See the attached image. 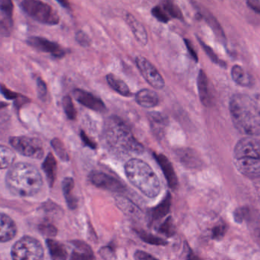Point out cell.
I'll return each instance as SVG.
<instances>
[{"label": "cell", "mask_w": 260, "mask_h": 260, "mask_svg": "<svg viewBox=\"0 0 260 260\" xmlns=\"http://www.w3.org/2000/svg\"><path fill=\"white\" fill-rule=\"evenodd\" d=\"M232 123L237 130L246 136H260V106L245 94H235L229 102Z\"/></svg>", "instance_id": "obj_1"}, {"label": "cell", "mask_w": 260, "mask_h": 260, "mask_svg": "<svg viewBox=\"0 0 260 260\" xmlns=\"http://www.w3.org/2000/svg\"><path fill=\"white\" fill-rule=\"evenodd\" d=\"M6 181L10 192L21 197H33L43 186L41 173L35 165L27 163L12 166L6 175Z\"/></svg>", "instance_id": "obj_2"}, {"label": "cell", "mask_w": 260, "mask_h": 260, "mask_svg": "<svg viewBox=\"0 0 260 260\" xmlns=\"http://www.w3.org/2000/svg\"><path fill=\"white\" fill-rule=\"evenodd\" d=\"M105 139L113 151L120 154H142L144 147L133 136L128 125L120 117L112 116L105 123Z\"/></svg>", "instance_id": "obj_3"}, {"label": "cell", "mask_w": 260, "mask_h": 260, "mask_svg": "<svg viewBox=\"0 0 260 260\" xmlns=\"http://www.w3.org/2000/svg\"><path fill=\"white\" fill-rule=\"evenodd\" d=\"M125 172L130 183L148 198H155L160 193V180L146 162L130 159L125 165Z\"/></svg>", "instance_id": "obj_4"}, {"label": "cell", "mask_w": 260, "mask_h": 260, "mask_svg": "<svg viewBox=\"0 0 260 260\" xmlns=\"http://www.w3.org/2000/svg\"><path fill=\"white\" fill-rule=\"evenodd\" d=\"M21 6L27 15L41 24L56 25L59 23L57 12L41 0H22Z\"/></svg>", "instance_id": "obj_5"}, {"label": "cell", "mask_w": 260, "mask_h": 260, "mask_svg": "<svg viewBox=\"0 0 260 260\" xmlns=\"http://www.w3.org/2000/svg\"><path fill=\"white\" fill-rule=\"evenodd\" d=\"M44 251L41 243L25 236L17 241L12 249L13 260H44Z\"/></svg>", "instance_id": "obj_6"}, {"label": "cell", "mask_w": 260, "mask_h": 260, "mask_svg": "<svg viewBox=\"0 0 260 260\" xmlns=\"http://www.w3.org/2000/svg\"><path fill=\"white\" fill-rule=\"evenodd\" d=\"M10 144L18 153L26 157L35 159H41L44 157L42 142L37 138L15 136L11 138Z\"/></svg>", "instance_id": "obj_7"}, {"label": "cell", "mask_w": 260, "mask_h": 260, "mask_svg": "<svg viewBox=\"0 0 260 260\" xmlns=\"http://www.w3.org/2000/svg\"><path fill=\"white\" fill-rule=\"evenodd\" d=\"M136 63L141 74L151 86L157 89H162L165 87V82L161 75L146 58L137 56Z\"/></svg>", "instance_id": "obj_8"}, {"label": "cell", "mask_w": 260, "mask_h": 260, "mask_svg": "<svg viewBox=\"0 0 260 260\" xmlns=\"http://www.w3.org/2000/svg\"><path fill=\"white\" fill-rule=\"evenodd\" d=\"M234 157L260 158V139L256 136H245L237 142Z\"/></svg>", "instance_id": "obj_9"}, {"label": "cell", "mask_w": 260, "mask_h": 260, "mask_svg": "<svg viewBox=\"0 0 260 260\" xmlns=\"http://www.w3.org/2000/svg\"><path fill=\"white\" fill-rule=\"evenodd\" d=\"M191 3H192V6H193L194 9L197 10L199 16H200L202 19L206 21V24L212 29L217 39H218V41H220V43L222 44L224 47H226V46H227V38H226L224 29L221 27L219 21L217 20V18H215L207 9H206L204 6H202L200 3L193 1V0H192Z\"/></svg>", "instance_id": "obj_10"}, {"label": "cell", "mask_w": 260, "mask_h": 260, "mask_svg": "<svg viewBox=\"0 0 260 260\" xmlns=\"http://www.w3.org/2000/svg\"><path fill=\"white\" fill-rule=\"evenodd\" d=\"M88 177L92 184L101 189L114 192H121L125 189L124 184L120 180L102 171H91Z\"/></svg>", "instance_id": "obj_11"}, {"label": "cell", "mask_w": 260, "mask_h": 260, "mask_svg": "<svg viewBox=\"0 0 260 260\" xmlns=\"http://www.w3.org/2000/svg\"><path fill=\"white\" fill-rule=\"evenodd\" d=\"M27 43L30 47L50 53L55 58H62L66 55V50L59 44L41 37H30L27 40Z\"/></svg>", "instance_id": "obj_12"}, {"label": "cell", "mask_w": 260, "mask_h": 260, "mask_svg": "<svg viewBox=\"0 0 260 260\" xmlns=\"http://www.w3.org/2000/svg\"><path fill=\"white\" fill-rule=\"evenodd\" d=\"M234 164L237 170L247 178L251 180L260 178V158L235 157Z\"/></svg>", "instance_id": "obj_13"}, {"label": "cell", "mask_w": 260, "mask_h": 260, "mask_svg": "<svg viewBox=\"0 0 260 260\" xmlns=\"http://www.w3.org/2000/svg\"><path fill=\"white\" fill-rule=\"evenodd\" d=\"M73 96L76 100L85 108L97 112H104L106 110V106L102 99L88 91L82 89H75Z\"/></svg>", "instance_id": "obj_14"}, {"label": "cell", "mask_w": 260, "mask_h": 260, "mask_svg": "<svg viewBox=\"0 0 260 260\" xmlns=\"http://www.w3.org/2000/svg\"><path fill=\"white\" fill-rule=\"evenodd\" d=\"M176 156L179 161L189 169H200L203 162L195 150L192 148H179L176 151Z\"/></svg>", "instance_id": "obj_15"}, {"label": "cell", "mask_w": 260, "mask_h": 260, "mask_svg": "<svg viewBox=\"0 0 260 260\" xmlns=\"http://www.w3.org/2000/svg\"><path fill=\"white\" fill-rule=\"evenodd\" d=\"M153 156L156 159V161L157 162L159 166L161 168L169 187L172 189H177L178 186L177 174H176L172 164L170 161L169 159L163 154H157L155 152L153 153Z\"/></svg>", "instance_id": "obj_16"}, {"label": "cell", "mask_w": 260, "mask_h": 260, "mask_svg": "<svg viewBox=\"0 0 260 260\" xmlns=\"http://www.w3.org/2000/svg\"><path fill=\"white\" fill-rule=\"evenodd\" d=\"M246 222L250 235L253 237L255 242L260 247V213L256 209L247 207L245 218Z\"/></svg>", "instance_id": "obj_17"}, {"label": "cell", "mask_w": 260, "mask_h": 260, "mask_svg": "<svg viewBox=\"0 0 260 260\" xmlns=\"http://www.w3.org/2000/svg\"><path fill=\"white\" fill-rule=\"evenodd\" d=\"M17 227L13 220L5 214L0 213V242H8L15 238Z\"/></svg>", "instance_id": "obj_18"}, {"label": "cell", "mask_w": 260, "mask_h": 260, "mask_svg": "<svg viewBox=\"0 0 260 260\" xmlns=\"http://www.w3.org/2000/svg\"><path fill=\"white\" fill-rule=\"evenodd\" d=\"M125 20L133 31L136 39L142 45H146L148 41V33L143 24L130 13H126L125 15Z\"/></svg>", "instance_id": "obj_19"}, {"label": "cell", "mask_w": 260, "mask_h": 260, "mask_svg": "<svg viewBox=\"0 0 260 260\" xmlns=\"http://www.w3.org/2000/svg\"><path fill=\"white\" fill-rule=\"evenodd\" d=\"M199 95L200 101L204 106L209 107L212 105V96L209 88V79L203 70H200L197 78Z\"/></svg>", "instance_id": "obj_20"}, {"label": "cell", "mask_w": 260, "mask_h": 260, "mask_svg": "<svg viewBox=\"0 0 260 260\" xmlns=\"http://www.w3.org/2000/svg\"><path fill=\"white\" fill-rule=\"evenodd\" d=\"M232 79L237 85L240 86L250 88L253 86L254 81L249 73L245 71L244 68L239 65H235L231 71Z\"/></svg>", "instance_id": "obj_21"}, {"label": "cell", "mask_w": 260, "mask_h": 260, "mask_svg": "<svg viewBox=\"0 0 260 260\" xmlns=\"http://www.w3.org/2000/svg\"><path fill=\"white\" fill-rule=\"evenodd\" d=\"M136 102L145 108H152L159 104V97L152 90L142 89L136 94Z\"/></svg>", "instance_id": "obj_22"}, {"label": "cell", "mask_w": 260, "mask_h": 260, "mask_svg": "<svg viewBox=\"0 0 260 260\" xmlns=\"http://www.w3.org/2000/svg\"><path fill=\"white\" fill-rule=\"evenodd\" d=\"M171 206V195L170 192H168L162 201L150 211V218L151 222H154L166 216L169 213Z\"/></svg>", "instance_id": "obj_23"}, {"label": "cell", "mask_w": 260, "mask_h": 260, "mask_svg": "<svg viewBox=\"0 0 260 260\" xmlns=\"http://www.w3.org/2000/svg\"><path fill=\"white\" fill-rule=\"evenodd\" d=\"M43 170L45 173L47 181L50 186L54 184L56 178V171H57V164L56 159L52 153H49L42 165Z\"/></svg>", "instance_id": "obj_24"}, {"label": "cell", "mask_w": 260, "mask_h": 260, "mask_svg": "<svg viewBox=\"0 0 260 260\" xmlns=\"http://www.w3.org/2000/svg\"><path fill=\"white\" fill-rule=\"evenodd\" d=\"M74 180L71 177H67L62 182V191L66 201L70 209H76L78 206V200L73 194L74 189Z\"/></svg>", "instance_id": "obj_25"}, {"label": "cell", "mask_w": 260, "mask_h": 260, "mask_svg": "<svg viewBox=\"0 0 260 260\" xmlns=\"http://www.w3.org/2000/svg\"><path fill=\"white\" fill-rule=\"evenodd\" d=\"M107 81L108 85L119 94L124 97H129L131 95V91L126 82L119 79L114 74H108L107 76Z\"/></svg>", "instance_id": "obj_26"}, {"label": "cell", "mask_w": 260, "mask_h": 260, "mask_svg": "<svg viewBox=\"0 0 260 260\" xmlns=\"http://www.w3.org/2000/svg\"><path fill=\"white\" fill-rule=\"evenodd\" d=\"M47 247L50 251V256L53 260H67L68 253L65 247L58 241L53 240H47Z\"/></svg>", "instance_id": "obj_27"}, {"label": "cell", "mask_w": 260, "mask_h": 260, "mask_svg": "<svg viewBox=\"0 0 260 260\" xmlns=\"http://www.w3.org/2000/svg\"><path fill=\"white\" fill-rule=\"evenodd\" d=\"M151 129L157 136H161L167 126V119L161 114L152 112L149 114Z\"/></svg>", "instance_id": "obj_28"}, {"label": "cell", "mask_w": 260, "mask_h": 260, "mask_svg": "<svg viewBox=\"0 0 260 260\" xmlns=\"http://www.w3.org/2000/svg\"><path fill=\"white\" fill-rule=\"evenodd\" d=\"M15 154L10 148L0 145V169H6L13 165Z\"/></svg>", "instance_id": "obj_29"}, {"label": "cell", "mask_w": 260, "mask_h": 260, "mask_svg": "<svg viewBox=\"0 0 260 260\" xmlns=\"http://www.w3.org/2000/svg\"><path fill=\"white\" fill-rule=\"evenodd\" d=\"M160 5L170 18H176L180 21H184L183 13L180 8L171 0H160Z\"/></svg>", "instance_id": "obj_30"}, {"label": "cell", "mask_w": 260, "mask_h": 260, "mask_svg": "<svg viewBox=\"0 0 260 260\" xmlns=\"http://www.w3.org/2000/svg\"><path fill=\"white\" fill-rule=\"evenodd\" d=\"M12 29H13L12 17L0 11V35L3 37L10 36Z\"/></svg>", "instance_id": "obj_31"}, {"label": "cell", "mask_w": 260, "mask_h": 260, "mask_svg": "<svg viewBox=\"0 0 260 260\" xmlns=\"http://www.w3.org/2000/svg\"><path fill=\"white\" fill-rule=\"evenodd\" d=\"M117 206L120 208V209L129 216L137 217L140 214L139 209L126 199L119 197L117 199Z\"/></svg>", "instance_id": "obj_32"}, {"label": "cell", "mask_w": 260, "mask_h": 260, "mask_svg": "<svg viewBox=\"0 0 260 260\" xmlns=\"http://www.w3.org/2000/svg\"><path fill=\"white\" fill-rule=\"evenodd\" d=\"M51 145L56 154L62 161H68L70 160V155L66 148L65 145L60 139L55 138L51 141Z\"/></svg>", "instance_id": "obj_33"}, {"label": "cell", "mask_w": 260, "mask_h": 260, "mask_svg": "<svg viewBox=\"0 0 260 260\" xmlns=\"http://www.w3.org/2000/svg\"><path fill=\"white\" fill-rule=\"evenodd\" d=\"M137 234L139 235V238L147 244L155 246H165L168 244V242L165 240L154 236V235L148 233L145 231H140V232H138Z\"/></svg>", "instance_id": "obj_34"}, {"label": "cell", "mask_w": 260, "mask_h": 260, "mask_svg": "<svg viewBox=\"0 0 260 260\" xmlns=\"http://www.w3.org/2000/svg\"><path fill=\"white\" fill-rule=\"evenodd\" d=\"M197 40H198L199 43H200L201 47H203V50H204L205 53H206L208 56H209V59L212 60V62H213L214 63L218 64V65L221 66V67H225L226 63L224 62V61L221 60L217 56L215 52L214 51L213 49L210 47V46L206 44L201 38H199L198 36H197Z\"/></svg>", "instance_id": "obj_35"}, {"label": "cell", "mask_w": 260, "mask_h": 260, "mask_svg": "<svg viewBox=\"0 0 260 260\" xmlns=\"http://www.w3.org/2000/svg\"><path fill=\"white\" fill-rule=\"evenodd\" d=\"M158 232L168 238L174 236L176 233L175 226L174 224L172 218L168 217L159 227Z\"/></svg>", "instance_id": "obj_36"}, {"label": "cell", "mask_w": 260, "mask_h": 260, "mask_svg": "<svg viewBox=\"0 0 260 260\" xmlns=\"http://www.w3.org/2000/svg\"><path fill=\"white\" fill-rule=\"evenodd\" d=\"M62 107L66 115L69 120H74L76 118V110L74 104L70 96H65L62 99Z\"/></svg>", "instance_id": "obj_37"}, {"label": "cell", "mask_w": 260, "mask_h": 260, "mask_svg": "<svg viewBox=\"0 0 260 260\" xmlns=\"http://www.w3.org/2000/svg\"><path fill=\"white\" fill-rule=\"evenodd\" d=\"M73 245L75 246L78 251L80 253H83L85 256H88L91 260H96L95 256H94V253L91 250V247L86 243L82 241H74L73 242Z\"/></svg>", "instance_id": "obj_38"}, {"label": "cell", "mask_w": 260, "mask_h": 260, "mask_svg": "<svg viewBox=\"0 0 260 260\" xmlns=\"http://www.w3.org/2000/svg\"><path fill=\"white\" fill-rule=\"evenodd\" d=\"M151 15H153L154 18H155L157 21L160 22L164 23V24H168L171 21V18L169 15L167 14V12L164 10L163 8L160 6H154L151 9Z\"/></svg>", "instance_id": "obj_39"}, {"label": "cell", "mask_w": 260, "mask_h": 260, "mask_svg": "<svg viewBox=\"0 0 260 260\" xmlns=\"http://www.w3.org/2000/svg\"><path fill=\"white\" fill-rule=\"evenodd\" d=\"M228 227L224 223L218 224V225L215 226L212 231V238L216 241H220L224 238L227 232Z\"/></svg>", "instance_id": "obj_40"}, {"label": "cell", "mask_w": 260, "mask_h": 260, "mask_svg": "<svg viewBox=\"0 0 260 260\" xmlns=\"http://www.w3.org/2000/svg\"><path fill=\"white\" fill-rule=\"evenodd\" d=\"M76 41L82 47H87L90 46L91 41L88 35L83 30H78L76 33Z\"/></svg>", "instance_id": "obj_41"}, {"label": "cell", "mask_w": 260, "mask_h": 260, "mask_svg": "<svg viewBox=\"0 0 260 260\" xmlns=\"http://www.w3.org/2000/svg\"><path fill=\"white\" fill-rule=\"evenodd\" d=\"M0 11L6 15L12 17L13 15V3L12 0H0Z\"/></svg>", "instance_id": "obj_42"}, {"label": "cell", "mask_w": 260, "mask_h": 260, "mask_svg": "<svg viewBox=\"0 0 260 260\" xmlns=\"http://www.w3.org/2000/svg\"><path fill=\"white\" fill-rule=\"evenodd\" d=\"M37 87H38V95L41 100L44 101L47 95V85L41 78H38L37 80Z\"/></svg>", "instance_id": "obj_43"}, {"label": "cell", "mask_w": 260, "mask_h": 260, "mask_svg": "<svg viewBox=\"0 0 260 260\" xmlns=\"http://www.w3.org/2000/svg\"><path fill=\"white\" fill-rule=\"evenodd\" d=\"M247 206H243V207L238 208L234 212V218L236 222L243 223L245 218L246 212H247Z\"/></svg>", "instance_id": "obj_44"}, {"label": "cell", "mask_w": 260, "mask_h": 260, "mask_svg": "<svg viewBox=\"0 0 260 260\" xmlns=\"http://www.w3.org/2000/svg\"><path fill=\"white\" fill-rule=\"evenodd\" d=\"M184 41L185 45H186V49H187L188 52H189V55H190L192 59L195 61L196 62H198L199 57L198 54H197V51H196L195 48H194L193 45L189 40L184 38L183 39Z\"/></svg>", "instance_id": "obj_45"}, {"label": "cell", "mask_w": 260, "mask_h": 260, "mask_svg": "<svg viewBox=\"0 0 260 260\" xmlns=\"http://www.w3.org/2000/svg\"><path fill=\"white\" fill-rule=\"evenodd\" d=\"M80 138L82 142H83V143L85 144L86 146L89 147L91 149H96L97 145H96L95 142L91 140V139L87 136L86 133H85L83 130H81L80 131Z\"/></svg>", "instance_id": "obj_46"}, {"label": "cell", "mask_w": 260, "mask_h": 260, "mask_svg": "<svg viewBox=\"0 0 260 260\" xmlns=\"http://www.w3.org/2000/svg\"><path fill=\"white\" fill-rule=\"evenodd\" d=\"M135 260H157L152 255L146 253V252L142 251V250H137L134 253Z\"/></svg>", "instance_id": "obj_47"}, {"label": "cell", "mask_w": 260, "mask_h": 260, "mask_svg": "<svg viewBox=\"0 0 260 260\" xmlns=\"http://www.w3.org/2000/svg\"><path fill=\"white\" fill-rule=\"evenodd\" d=\"M0 92L2 93L3 96L6 99H9V100H13V99H17L18 98V94L16 93L12 92L10 90L8 89L6 87L3 86V85H0Z\"/></svg>", "instance_id": "obj_48"}, {"label": "cell", "mask_w": 260, "mask_h": 260, "mask_svg": "<svg viewBox=\"0 0 260 260\" xmlns=\"http://www.w3.org/2000/svg\"><path fill=\"white\" fill-rule=\"evenodd\" d=\"M99 253L104 259L108 260L112 259L114 255V250L110 247H103Z\"/></svg>", "instance_id": "obj_49"}, {"label": "cell", "mask_w": 260, "mask_h": 260, "mask_svg": "<svg viewBox=\"0 0 260 260\" xmlns=\"http://www.w3.org/2000/svg\"><path fill=\"white\" fill-rule=\"evenodd\" d=\"M247 6L252 10L254 11L256 13L260 15V3L255 0H248L247 1Z\"/></svg>", "instance_id": "obj_50"}, {"label": "cell", "mask_w": 260, "mask_h": 260, "mask_svg": "<svg viewBox=\"0 0 260 260\" xmlns=\"http://www.w3.org/2000/svg\"><path fill=\"white\" fill-rule=\"evenodd\" d=\"M70 260H91L88 256L79 251H73Z\"/></svg>", "instance_id": "obj_51"}, {"label": "cell", "mask_w": 260, "mask_h": 260, "mask_svg": "<svg viewBox=\"0 0 260 260\" xmlns=\"http://www.w3.org/2000/svg\"><path fill=\"white\" fill-rule=\"evenodd\" d=\"M56 1L64 9H71V6H70V2L68 0H56Z\"/></svg>", "instance_id": "obj_52"}, {"label": "cell", "mask_w": 260, "mask_h": 260, "mask_svg": "<svg viewBox=\"0 0 260 260\" xmlns=\"http://www.w3.org/2000/svg\"><path fill=\"white\" fill-rule=\"evenodd\" d=\"M187 259L188 260H202L200 259L199 256H197V255L195 254V253H193V252L192 251V250H189V253H188V256H187Z\"/></svg>", "instance_id": "obj_53"}, {"label": "cell", "mask_w": 260, "mask_h": 260, "mask_svg": "<svg viewBox=\"0 0 260 260\" xmlns=\"http://www.w3.org/2000/svg\"><path fill=\"white\" fill-rule=\"evenodd\" d=\"M256 193H257L258 200H259V202L260 203V182H259V183H256Z\"/></svg>", "instance_id": "obj_54"}]
</instances>
